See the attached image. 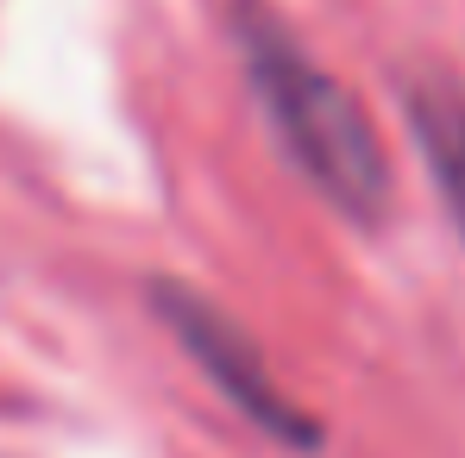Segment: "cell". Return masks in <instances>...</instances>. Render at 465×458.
<instances>
[{
    "label": "cell",
    "mask_w": 465,
    "mask_h": 458,
    "mask_svg": "<svg viewBox=\"0 0 465 458\" xmlns=\"http://www.w3.org/2000/svg\"><path fill=\"white\" fill-rule=\"evenodd\" d=\"M232 44L290 163L352 227H378L390 208V157L365 107L296 44V32L264 0H232Z\"/></svg>",
    "instance_id": "obj_1"
},
{
    "label": "cell",
    "mask_w": 465,
    "mask_h": 458,
    "mask_svg": "<svg viewBox=\"0 0 465 458\" xmlns=\"http://www.w3.org/2000/svg\"><path fill=\"white\" fill-rule=\"evenodd\" d=\"M152 314L176 333V346L202 365V377L214 383L258 434H271V440H283V446H321V427L277 389L264 352L239 333V320H232L221 302H208V296L189 289V283H152Z\"/></svg>",
    "instance_id": "obj_2"
},
{
    "label": "cell",
    "mask_w": 465,
    "mask_h": 458,
    "mask_svg": "<svg viewBox=\"0 0 465 458\" xmlns=\"http://www.w3.org/2000/svg\"><path fill=\"white\" fill-rule=\"evenodd\" d=\"M402 107H409L421 163H428V176H434V189L465 239V88L440 76H415L402 88Z\"/></svg>",
    "instance_id": "obj_3"
}]
</instances>
